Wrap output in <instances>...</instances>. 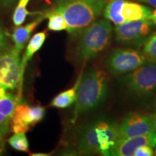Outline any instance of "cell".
I'll return each mask as SVG.
<instances>
[{"instance_id": "cell-1", "label": "cell", "mask_w": 156, "mask_h": 156, "mask_svg": "<svg viewBox=\"0 0 156 156\" xmlns=\"http://www.w3.org/2000/svg\"><path fill=\"white\" fill-rule=\"evenodd\" d=\"M108 75L104 71L91 69L82 76L72 118L75 124L80 116L97 108L108 93Z\"/></svg>"}, {"instance_id": "cell-2", "label": "cell", "mask_w": 156, "mask_h": 156, "mask_svg": "<svg viewBox=\"0 0 156 156\" xmlns=\"http://www.w3.org/2000/svg\"><path fill=\"white\" fill-rule=\"evenodd\" d=\"M106 4V0H57L54 10L63 15L67 32L77 35L96 20Z\"/></svg>"}, {"instance_id": "cell-3", "label": "cell", "mask_w": 156, "mask_h": 156, "mask_svg": "<svg viewBox=\"0 0 156 156\" xmlns=\"http://www.w3.org/2000/svg\"><path fill=\"white\" fill-rule=\"evenodd\" d=\"M113 28L108 20H95L79 34L75 54L77 61L86 63L106 49L112 40Z\"/></svg>"}, {"instance_id": "cell-4", "label": "cell", "mask_w": 156, "mask_h": 156, "mask_svg": "<svg viewBox=\"0 0 156 156\" xmlns=\"http://www.w3.org/2000/svg\"><path fill=\"white\" fill-rule=\"evenodd\" d=\"M121 84L132 94L148 96L156 90V64L146 63L127 73Z\"/></svg>"}, {"instance_id": "cell-5", "label": "cell", "mask_w": 156, "mask_h": 156, "mask_svg": "<svg viewBox=\"0 0 156 156\" xmlns=\"http://www.w3.org/2000/svg\"><path fill=\"white\" fill-rule=\"evenodd\" d=\"M155 24L152 20H140L115 25L116 41L121 44L140 47L151 36Z\"/></svg>"}, {"instance_id": "cell-6", "label": "cell", "mask_w": 156, "mask_h": 156, "mask_svg": "<svg viewBox=\"0 0 156 156\" xmlns=\"http://www.w3.org/2000/svg\"><path fill=\"white\" fill-rule=\"evenodd\" d=\"M20 54L14 46L0 54V85L8 90L17 88L20 83Z\"/></svg>"}, {"instance_id": "cell-7", "label": "cell", "mask_w": 156, "mask_h": 156, "mask_svg": "<svg viewBox=\"0 0 156 156\" xmlns=\"http://www.w3.org/2000/svg\"><path fill=\"white\" fill-rule=\"evenodd\" d=\"M147 60L144 53L139 51L119 48L110 54L107 67L112 75H124L147 63Z\"/></svg>"}, {"instance_id": "cell-8", "label": "cell", "mask_w": 156, "mask_h": 156, "mask_svg": "<svg viewBox=\"0 0 156 156\" xmlns=\"http://www.w3.org/2000/svg\"><path fill=\"white\" fill-rule=\"evenodd\" d=\"M45 108L40 106H30L27 103H17L12 115L11 129L14 133H25L43 119Z\"/></svg>"}, {"instance_id": "cell-9", "label": "cell", "mask_w": 156, "mask_h": 156, "mask_svg": "<svg viewBox=\"0 0 156 156\" xmlns=\"http://www.w3.org/2000/svg\"><path fill=\"white\" fill-rule=\"evenodd\" d=\"M153 132L151 115L145 116L136 113L128 114L119 126V139L143 135Z\"/></svg>"}, {"instance_id": "cell-10", "label": "cell", "mask_w": 156, "mask_h": 156, "mask_svg": "<svg viewBox=\"0 0 156 156\" xmlns=\"http://www.w3.org/2000/svg\"><path fill=\"white\" fill-rule=\"evenodd\" d=\"M145 145L156 148V132L128 138H120L108 151L107 155L132 156L137 148Z\"/></svg>"}, {"instance_id": "cell-11", "label": "cell", "mask_w": 156, "mask_h": 156, "mask_svg": "<svg viewBox=\"0 0 156 156\" xmlns=\"http://www.w3.org/2000/svg\"><path fill=\"white\" fill-rule=\"evenodd\" d=\"M119 124L114 122H108L103 119L95 121L97 139L102 155H107L108 151L119 139Z\"/></svg>"}, {"instance_id": "cell-12", "label": "cell", "mask_w": 156, "mask_h": 156, "mask_svg": "<svg viewBox=\"0 0 156 156\" xmlns=\"http://www.w3.org/2000/svg\"><path fill=\"white\" fill-rule=\"evenodd\" d=\"M77 147L82 153H101L95 128V121L85 125L80 132Z\"/></svg>"}, {"instance_id": "cell-13", "label": "cell", "mask_w": 156, "mask_h": 156, "mask_svg": "<svg viewBox=\"0 0 156 156\" xmlns=\"http://www.w3.org/2000/svg\"><path fill=\"white\" fill-rule=\"evenodd\" d=\"M46 38V34L45 31L37 33L31 38L29 41L26 49H25L24 56L21 60V80L18 87V93L17 96L21 98L22 94V89L23 85V80H24V74L25 69H26L28 62L32 58L33 56L42 47L43 44H44L45 40Z\"/></svg>"}, {"instance_id": "cell-14", "label": "cell", "mask_w": 156, "mask_h": 156, "mask_svg": "<svg viewBox=\"0 0 156 156\" xmlns=\"http://www.w3.org/2000/svg\"><path fill=\"white\" fill-rule=\"evenodd\" d=\"M122 12L126 22L153 18V11L151 9L140 4L126 0L123 5Z\"/></svg>"}, {"instance_id": "cell-15", "label": "cell", "mask_w": 156, "mask_h": 156, "mask_svg": "<svg viewBox=\"0 0 156 156\" xmlns=\"http://www.w3.org/2000/svg\"><path fill=\"white\" fill-rule=\"evenodd\" d=\"M43 20L44 17H38L24 26H16L13 34L11 35V38L14 43V46L17 50L22 52L33 31L42 22Z\"/></svg>"}, {"instance_id": "cell-16", "label": "cell", "mask_w": 156, "mask_h": 156, "mask_svg": "<svg viewBox=\"0 0 156 156\" xmlns=\"http://www.w3.org/2000/svg\"><path fill=\"white\" fill-rule=\"evenodd\" d=\"M21 98L17 95L7 93L5 97L0 99V126H9L14 109Z\"/></svg>"}, {"instance_id": "cell-17", "label": "cell", "mask_w": 156, "mask_h": 156, "mask_svg": "<svg viewBox=\"0 0 156 156\" xmlns=\"http://www.w3.org/2000/svg\"><path fill=\"white\" fill-rule=\"evenodd\" d=\"M83 74V72H82L80 75L78 77L75 85L73 87L59 93L54 98L51 103L52 106L58 108H64L71 106L74 102H75L76 98H77V89L78 87H79L80 83Z\"/></svg>"}, {"instance_id": "cell-18", "label": "cell", "mask_w": 156, "mask_h": 156, "mask_svg": "<svg viewBox=\"0 0 156 156\" xmlns=\"http://www.w3.org/2000/svg\"><path fill=\"white\" fill-rule=\"evenodd\" d=\"M124 1L125 0H111L103 9L105 18L112 22L115 25L126 23L122 12Z\"/></svg>"}, {"instance_id": "cell-19", "label": "cell", "mask_w": 156, "mask_h": 156, "mask_svg": "<svg viewBox=\"0 0 156 156\" xmlns=\"http://www.w3.org/2000/svg\"><path fill=\"white\" fill-rule=\"evenodd\" d=\"M48 20V28L52 31H62L67 30V23L63 15L55 10L51 11L46 15Z\"/></svg>"}, {"instance_id": "cell-20", "label": "cell", "mask_w": 156, "mask_h": 156, "mask_svg": "<svg viewBox=\"0 0 156 156\" xmlns=\"http://www.w3.org/2000/svg\"><path fill=\"white\" fill-rule=\"evenodd\" d=\"M30 0H19L16 8L14 11L12 20L13 23L15 26H20L25 22L28 15H29V12L27 9Z\"/></svg>"}, {"instance_id": "cell-21", "label": "cell", "mask_w": 156, "mask_h": 156, "mask_svg": "<svg viewBox=\"0 0 156 156\" xmlns=\"http://www.w3.org/2000/svg\"><path fill=\"white\" fill-rule=\"evenodd\" d=\"M8 143L15 150L22 152H29V143L25 133H15L9 138Z\"/></svg>"}, {"instance_id": "cell-22", "label": "cell", "mask_w": 156, "mask_h": 156, "mask_svg": "<svg viewBox=\"0 0 156 156\" xmlns=\"http://www.w3.org/2000/svg\"><path fill=\"white\" fill-rule=\"evenodd\" d=\"M143 52L147 59L156 64V33L152 34L145 42Z\"/></svg>"}, {"instance_id": "cell-23", "label": "cell", "mask_w": 156, "mask_h": 156, "mask_svg": "<svg viewBox=\"0 0 156 156\" xmlns=\"http://www.w3.org/2000/svg\"><path fill=\"white\" fill-rule=\"evenodd\" d=\"M154 155L153 147L151 146H142L134 151L133 156H152Z\"/></svg>"}, {"instance_id": "cell-24", "label": "cell", "mask_w": 156, "mask_h": 156, "mask_svg": "<svg viewBox=\"0 0 156 156\" xmlns=\"http://www.w3.org/2000/svg\"><path fill=\"white\" fill-rule=\"evenodd\" d=\"M9 126H0V155L5 152V136L9 131Z\"/></svg>"}, {"instance_id": "cell-25", "label": "cell", "mask_w": 156, "mask_h": 156, "mask_svg": "<svg viewBox=\"0 0 156 156\" xmlns=\"http://www.w3.org/2000/svg\"><path fill=\"white\" fill-rule=\"evenodd\" d=\"M7 45V34L4 30L2 25L0 24V54L5 51Z\"/></svg>"}, {"instance_id": "cell-26", "label": "cell", "mask_w": 156, "mask_h": 156, "mask_svg": "<svg viewBox=\"0 0 156 156\" xmlns=\"http://www.w3.org/2000/svg\"><path fill=\"white\" fill-rule=\"evenodd\" d=\"M16 0H0V4L3 6V7H9L15 3Z\"/></svg>"}, {"instance_id": "cell-27", "label": "cell", "mask_w": 156, "mask_h": 156, "mask_svg": "<svg viewBox=\"0 0 156 156\" xmlns=\"http://www.w3.org/2000/svg\"><path fill=\"white\" fill-rule=\"evenodd\" d=\"M136 1L140 2L147 3L148 5L153 6L156 8V0H136Z\"/></svg>"}, {"instance_id": "cell-28", "label": "cell", "mask_w": 156, "mask_h": 156, "mask_svg": "<svg viewBox=\"0 0 156 156\" xmlns=\"http://www.w3.org/2000/svg\"><path fill=\"white\" fill-rule=\"evenodd\" d=\"M7 89L0 85V99H2V98H4L6 95H7Z\"/></svg>"}, {"instance_id": "cell-29", "label": "cell", "mask_w": 156, "mask_h": 156, "mask_svg": "<svg viewBox=\"0 0 156 156\" xmlns=\"http://www.w3.org/2000/svg\"><path fill=\"white\" fill-rule=\"evenodd\" d=\"M151 116L152 122H153L154 132H156V114H152V115H151Z\"/></svg>"}, {"instance_id": "cell-30", "label": "cell", "mask_w": 156, "mask_h": 156, "mask_svg": "<svg viewBox=\"0 0 156 156\" xmlns=\"http://www.w3.org/2000/svg\"><path fill=\"white\" fill-rule=\"evenodd\" d=\"M31 156H47L49 155V154H46V153H34V154H30Z\"/></svg>"}, {"instance_id": "cell-31", "label": "cell", "mask_w": 156, "mask_h": 156, "mask_svg": "<svg viewBox=\"0 0 156 156\" xmlns=\"http://www.w3.org/2000/svg\"><path fill=\"white\" fill-rule=\"evenodd\" d=\"M155 108H156V98H155Z\"/></svg>"}, {"instance_id": "cell-32", "label": "cell", "mask_w": 156, "mask_h": 156, "mask_svg": "<svg viewBox=\"0 0 156 156\" xmlns=\"http://www.w3.org/2000/svg\"><path fill=\"white\" fill-rule=\"evenodd\" d=\"M155 155H156V151H155Z\"/></svg>"}]
</instances>
